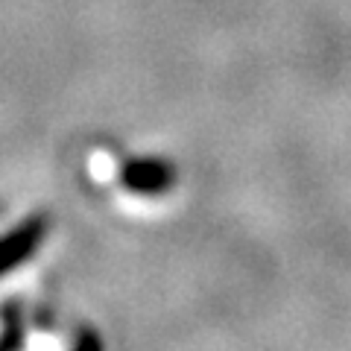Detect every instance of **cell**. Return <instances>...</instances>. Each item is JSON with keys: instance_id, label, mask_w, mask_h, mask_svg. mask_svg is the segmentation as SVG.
I'll return each mask as SVG.
<instances>
[{"instance_id": "obj_1", "label": "cell", "mask_w": 351, "mask_h": 351, "mask_svg": "<svg viewBox=\"0 0 351 351\" xmlns=\"http://www.w3.org/2000/svg\"><path fill=\"white\" fill-rule=\"evenodd\" d=\"M50 228V217L47 214H32L24 223H18L6 237H0V276L18 269L21 263H27L36 249L44 243Z\"/></svg>"}, {"instance_id": "obj_2", "label": "cell", "mask_w": 351, "mask_h": 351, "mask_svg": "<svg viewBox=\"0 0 351 351\" xmlns=\"http://www.w3.org/2000/svg\"><path fill=\"white\" fill-rule=\"evenodd\" d=\"M120 182H123V188L132 193L161 196L176 184V167L170 158H156V156L132 158V161H126L123 173H120Z\"/></svg>"}]
</instances>
